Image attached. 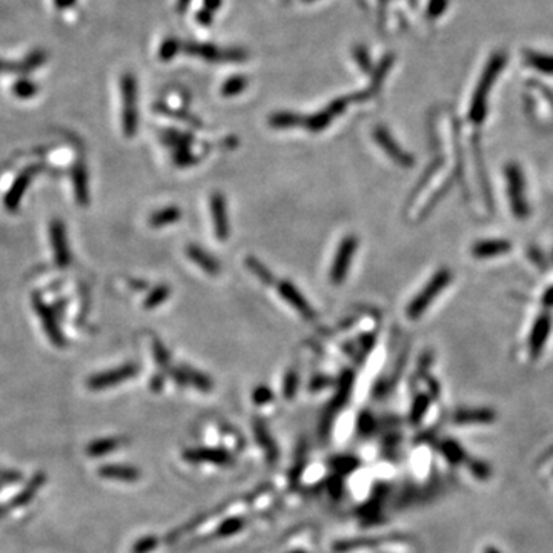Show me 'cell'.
<instances>
[{"mask_svg":"<svg viewBox=\"0 0 553 553\" xmlns=\"http://www.w3.org/2000/svg\"><path fill=\"white\" fill-rule=\"evenodd\" d=\"M504 65H506V56L501 54V52L493 56L489 63H487L483 76L479 78L478 87L472 97L469 117L473 123H481L484 120L487 113V97H489V92L493 87V83L497 82V78L499 76V72L504 68Z\"/></svg>","mask_w":553,"mask_h":553,"instance_id":"6da1fadb","label":"cell"},{"mask_svg":"<svg viewBox=\"0 0 553 553\" xmlns=\"http://www.w3.org/2000/svg\"><path fill=\"white\" fill-rule=\"evenodd\" d=\"M122 92V129L128 138L134 137L138 129V88L137 78L131 72L120 77Z\"/></svg>","mask_w":553,"mask_h":553,"instance_id":"7a4b0ae2","label":"cell"},{"mask_svg":"<svg viewBox=\"0 0 553 553\" xmlns=\"http://www.w3.org/2000/svg\"><path fill=\"white\" fill-rule=\"evenodd\" d=\"M451 280H452V272L449 269L447 268L438 269L437 274L427 281V285L421 289V292L411 301L409 307H407V315H409V318L412 320L420 318L421 315L427 311V307L432 305L433 300L438 297V294L449 286Z\"/></svg>","mask_w":553,"mask_h":553,"instance_id":"3957f363","label":"cell"},{"mask_svg":"<svg viewBox=\"0 0 553 553\" xmlns=\"http://www.w3.org/2000/svg\"><path fill=\"white\" fill-rule=\"evenodd\" d=\"M506 179H507V193H509V200L512 206V213L518 219H525L529 215L530 209L525 200V189H524V177L523 171L517 163H509L506 166Z\"/></svg>","mask_w":553,"mask_h":553,"instance_id":"277c9868","label":"cell"},{"mask_svg":"<svg viewBox=\"0 0 553 553\" xmlns=\"http://www.w3.org/2000/svg\"><path fill=\"white\" fill-rule=\"evenodd\" d=\"M43 168H45L43 164H31V166H26L19 173V175L16 177L14 182H12L11 188L8 189V193L5 194L3 199L5 209L8 210V213H16L19 209V205H21L23 195L26 191H28L32 179L41 174V171Z\"/></svg>","mask_w":553,"mask_h":553,"instance_id":"5b68a950","label":"cell"},{"mask_svg":"<svg viewBox=\"0 0 553 553\" xmlns=\"http://www.w3.org/2000/svg\"><path fill=\"white\" fill-rule=\"evenodd\" d=\"M31 303H32V307H34L36 314L41 317L42 326L45 329L46 335H48V338L52 341V345H54L56 347L67 346V338H65L62 329H61V326H58L54 309L46 305L43 299L41 297V294H32Z\"/></svg>","mask_w":553,"mask_h":553,"instance_id":"8992f818","label":"cell"},{"mask_svg":"<svg viewBox=\"0 0 553 553\" xmlns=\"http://www.w3.org/2000/svg\"><path fill=\"white\" fill-rule=\"evenodd\" d=\"M357 248H358V240L355 239L354 235H347L341 240L338 251L335 254V259L331 266V272H329V279H331L334 285L338 286L346 280L349 268H351L352 263V257L355 251H357Z\"/></svg>","mask_w":553,"mask_h":553,"instance_id":"52a82bcc","label":"cell"},{"mask_svg":"<svg viewBox=\"0 0 553 553\" xmlns=\"http://www.w3.org/2000/svg\"><path fill=\"white\" fill-rule=\"evenodd\" d=\"M137 373H138L137 365L128 363L120 367H116V369H113V371L92 375V377L88 378L87 386L91 391H103V389H108V387H114V386L124 383L127 380L135 377Z\"/></svg>","mask_w":553,"mask_h":553,"instance_id":"ba28073f","label":"cell"},{"mask_svg":"<svg viewBox=\"0 0 553 553\" xmlns=\"http://www.w3.org/2000/svg\"><path fill=\"white\" fill-rule=\"evenodd\" d=\"M354 378H355V375L352 371H346L343 375H341L340 383H338V391H337V393H335V397L332 398L331 403H329L327 409L325 412V417H323L321 433L329 432V427H331L335 413H337L341 407L346 404V401L349 400V395H351V391H352Z\"/></svg>","mask_w":553,"mask_h":553,"instance_id":"9c48e42d","label":"cell"},{"mask_svg":"<svg viewBox=\"0 0 553 553\" xmlns=\"http://www.w3.org/2000/svg\"><path fill=\"white\" fill-rule=\"evenodd\" d=\"M50 237L52 243V251H54V260L57 266L67 268L71 263V251L68 245L67 228L65 223L58 219H54L50 225Z\"/></svg>","mask_w":553,"mask_h":553,"instance_id":"30bf717a","label":"cell"},{"mask_svg":"<svg viewBox=\"0 0 553 553\" xmlns=\"http://www.w3.org/2000/svg\"><path fill=\"white\" fill-rule=\"evenodd\" d=\"M375 140L381 147V149L391 157L392 162H395L401 168H411L413 166V157L411 154L404 153L403 149L400 148V144L393 140L392 135L389 134V131L378 127L373 133Z\"/></svg>","mask_w":553,"mask_h":553,"instance_id":"8fae6325","label":"cell"},{"mask_svg":"<svg viewBox=\"0 0 553 553\" xmlns=\"http://www.w3.org/2000/svg\"><path fill=\"white\" fill-rule=\"evenodd\" d=\"M349 103V98H338V100L332 102L327 108H325L321 113L314 114L303 120V127L306 129L312 131V133H320V131L326 129L335 117H338L346 109Z\"/></svg>","mask_w":553,"mask_h":553,"instance_id":"7c38bea8","label":"cell"},{"mask_svg":"<svg viewBox=\"0 0 553 553\" xmlns=\"http://www.w3.org/2000/svg\"><path fill=\"white\" fill-rule=\"evenodd\" d=\"M276 289H279V294L281 295V299L286 300L289 305H291L295 311L301 315L303 318H306V320L315 318V312L311 306V303L303 297V294L292 285L291 281L289 280L279 281Z\"/></svg>","mask_w":553,"mask_h":553,"instance_id":"4fadbf2b","label":"cell"},{"mask_svg":"<svg viewBox=\"0 0 553 553\" xmlns=\"http://www.w3.org/2000/svg\"><path fill=\"white\" fill-rule=\"evenodd\" d=\"M552 329V317L549 312L539 314L535 323H533L530 338H529V352L533 360H536L541 355L545 341L549 338Z\"/></svg>","mask_w":553,"mask_h":553,"instance_id":"5bb4252c","label":"cell"},{"mask_svg":"<svg viewBox=\"0 0 553 553\" xmlns=\"http://www.w3.org/2000/svg\"><path fill=\"white\" fill-rule=\"evenodd\" d=\"M210 214H213L214 230L217 239L225 241L229 237V219H228L225 195L220 193L213 194V197H210Z\"/></svg>","mask_w":553,"mask_h":553,"instance_id":"9a60e30c","label":"cell"},{"mask_svg":"<svg viewBox=\"0 0 553 553\" xmlns=\"http://www.w3.org/2000/svg\"><path fill=\"white\" fill-rule=\"evenodd\" d=\"M72 188H74L76 200L80 206L89 205V177L88 169L82 160H78L71 169Z\"/></svg>","mask_w":553,"mask_h":553,"instance_id":"2e32d148","label":"cell"},{"mask_svg":"<svg viewBox=\"0 0 553 553\" xmlns=\"http://www.w3.org/2000/svg\"><path fill=\"white\" fill-rule=\"evenodd\" d=\"M173 377L179 384H191L200 391H210L213 389V381H210L206 375L195 371L193 367L182 366L179 369H174Z\"/></svg>","mask_w":553,"mask_h":553,"instance_id":"e0dca14e","label":"cell"},{"mask_svg":"<svg viewBox=\"0 0 553 553\" xmlns=\"http://www.w3.org/2000/svg\"><path fill=\"white\" fill-rule=\"evenodd\" d=\"M512 249V243L507 240H483L472 248V254L477 259H490L501 254H507Z\"/></svg>","mask_w":553,"mask_h":553,"instance_id":"ac0fdd59","label":"cell"},{"mask_svg":"<svg viewBox=\"0 0 553 553\" xmlns=\"http://www.w3.org/2000/svg\"><path fill=\"white\" fill-rule=\"evenodd\" d=\"M453 421L458 424H487L495 421V412L490 409H458L453 413Z\"/></svg>","mask_w":553,"mask_h":553,"instance_id":"d6986e66","label":"cell"},{"mask_svg":"<svg viewBox=\"0 0 553 553\" xmlns=\"http://www.w3.org/2000/svg\"><path fill=\"white\" fill-rule=\"evenodd\" d=\"M186 254L191 259V261H194L197 266H200L206 274L219 275L220 263L217 261L213 255L208 254L205 249H202L200 246H197V245H189L186 248Z\"/></svg>","mask_w":553,"mask_h":553,"instance_id":"ffe728a7","label":"cell"},{"mask_svg":"<svg viewBox=\"0 0 553 553\" xmlns=\"http://www.w3.org/2000/svg\"><path fill=\"white\" fill-rule=\"evenodd\" d=\"M98 475L107 479H117V481L134 483L140 478V472L135 467L131 466H118V464H107L100 467Z\"/></svg>","mask_w":553,"mask_h":553,"instance_id":"44dd1931","label":"cell"},{"mask_svg":"<svg viewBox=\"0 0 553 553\" xmlns=\"http://www.w3.org/2000/svg\"><path fill=\"white\" fill-rule=\"evenodd\" d=\"M182 219V210L177 206H166L163 209L155 210V213L149 217V225L153 228H164L169 225H174Z\"/></svg>","mask_w":553,"mask_h":553,"instance_id":"7402d4cb","label":"cell"},{"mask_svg":"<svg viewBox=\"0 0 553 553\" xmlns=\"http://www.w3.org/2000/svg\"><path fill=\"white\" fill-rule=\"evenodd\" d=\"M46 58H48L46 51H43V50L31 51L28 56L22 58V61L16 62V72L17 74H30V72L41 68L42 65L46 62Z\"/></svg>","mask_w":553,"mask_h":553,"instance_id":"603a6c76","label":"cell"},{"mask_svg":"<svg viewBox=\"0 0 553 553\" xmlns=\"http://www.w3.org/2000/svg\"><path fill=\"white\" fill-rule=\"evenodd\" d=\"M184 458L191 461H210V463L217 464H226L230 463V457L223 451H214V449H195L184 453Z\"/></svg>","mask_w":553,"mask_h":553,"instance_id":"cb8c5ba5","label":"cell"},{"mask_svg":"<svg viewBox=\"0 0 553 553\" xmlns=\"http://www.w3.org/2000/svg\"><path fill=\"white\" fill-rule=\"evenodd\" d=\"M122 441H123L122 438H117V437L96 440V441H92V443L87 447V452H88L89 457H102V455H107V453L118 449V447H120V446L123 444Z\"/></svg>","mask_w":553,"mask_h":553,"instance_id":"d4e9b609","label":"cell"},{"mask_svg":"<svg viewBox=\"0 0 553 553\" xmlns=\"http://www.w3.org/2000/svg\"><path fill=\"white\" fill-rule=\"evenodd\" d=\"M525 61L532 68L536 71H541L544 74L553 76V56L552 54H543V52L536 51H528L525 52Z\"/></svg>","mask_w":553,"mask_h":553,"instance_id":"484cf974","label":"cell"},{"mask_svg":"<svg viewBox=\"0 0 553 553\" xmlns=\"http://www.w3.org/2000/svg\"><path fill=\"white\" fill-rule=\"evenodd\" d=\"M303 120H305V118H303L299 114L276 113L271 118H269V124H271L272 128H276V129H289V128L300 127V124H303Z\"/></svg>","mask_w":553,"mask_h":553,"instance_id":"4316f807","label":"cell"},{"mask_svg":"<svg viewBox=\"0 0 553 553\" xmlns=\"http://www.w3.org/2000/svg\"><path fill=\"white\" fill-rule=\"evenodd\" d=\"M245 263H246V266L249 268V271H251L257 276V279H259L263 283V285H266V286L274 285V283H275L274 274L269 271V269L265 265H263L261 261L254 259V257H248V259L245 260Z\"/></svg>","mask_w":553,"mask_h":553,"instance_id":"83f0119b","label":"cell"},{"mask_svg":"<svg viewBox=\"0 0 553 553\" xmlns=\"http://www.w3.org/2000/svg\"><path fill=\"white\" fill-rule=\"evenodd\" d=\"M254 431H255L257 440H259V443L261 444L263 449L266 451L268 457L274 461V459L276 458V447H275V444H274V441H272L271 435H269V432H268V429L265 427V424H263L261 421H255Z\"/></svg>","mask_w":553,"mask_h":553,"instance_id":"f1b7e54d","label":"cell"},{"mask_svg":"<svg viewBox=\"0 0 553 553\" xmlns=\"http://www.w3.org/2000/svg\"><path fill=\"white\" fill-rule=\"evenodd\" d=\"M12 92H14L16 97L22 98V100H28V98L34 97L39 92V85L28 77H22L12 85Z\"/></svg>","mask_w":553,"mask_h":553,"instance_id":"f546056e","label":"cell"},{"mask_svg":"<svg viewBox=\"0 0 553 553\" xmlns=\"http://www.w3.org/2000/svg\"><path fill=\"white\" fill-rule=\"evenodd\" d=\"M169 295H171V288L168 285L157 286L148 294V297L144 299L143 306H144V309H154L157 306L163 305V303L169 299Z\"/></svg>","mask_w":553,"mask_h":553,"instance_id":"4dcf8cb0","label":"cell"},{"mask_svg":"<svg viewBox=\"0 0 553 553\" xmlns=\"http://www.w3.org/2000/svg\"><path fill=\"white\" fill-rule=\"evenodd\" d=\"M429 404H431V397L426 393H421L418 395L417 398L413 401V406H412V411H411V421L413 424H417L421 421V418L424 417V413L429 409Z\"/></svg>","mask_w":553,"mask_h":553,"instance_id":"1f68e13d","label":"cell"},{"mask_svg":"<svg viewBox=\"0 0 553 553\" xmlns=\"http://www.w3.org/2000/svg\"><path fill=\"white\" fill-rule=\"evenodd\" d=\"M441 452H443L444 457L453 464H458V463H461V461L466 459L464 451L461 449V446L457 444L455 441H451V440L444 441V443L441 444Z\"/></svg>","mask_w":553,"mask_h":553,"instance_id":"d6a6232c","label":"cell"},{"mask_svg":"<svg viewBox=\"0 0 553 553\" xmlns=\"http://www.w3.org/2000/svg\"><path fill=\"white\" fill-rule=\"evenodd\" d=\"M297 387H299V373L291 369L286 375H285V381H283V395H285L286 400H292L295 397V393H297Z\"/></svg>","mask_w":553,"mask_h":553,"instance_id":"836d02e7","label":"cell"},{"mask_svg":"<svg viewBox=\"0 0 553 553\" xmlns=\"http://www.w3.org/2000/svg\"><path fill=\"white\" fill-rule=\"evenodd\" d=\"M331 464L335 470L346 475V473L357 469L358 461L352 457H337L331 461Z\"/></svg>","mask_w":553,"mask_h":553,"instance_id":"e575fe53","label":"cell"},{"mask_svg":"<svg viewBox=\"0 0 553 553\" xmlns=\"http://www.w3.org/2000/svg\"><path fill=\"white\" fill-rule=\"evenodd\" d=\"M173 157H174V163L177 166L180 168H188L191 164H195L197 159L195 155L191 153L189 148H182V149H174L173 151Z\"/></svg>","mask_w":553,"mask_h":553,"instance_id":"d590c367","label":"cell"},{"mask_svg":"<svg viewBox=\"0 0 553 553\" xmlns=\"http://www.w3.org/2000/svg\"><path fill=\"white\" fill-rule=\"evenodd\" d=\"M246 88V80L243 77H234V78H229V80L223 85V89H221V94L225 97H230V96H237L240 94V92Z\"/></svg>","mask_w":553,"mask_h":553,"instance_id":"8d00e7d4","label":"cell"},{"mask_svg":"<svg viewBox=\"0 0 553 553\" xmlns=\"http://www.w3.org/2000/svg\"><path fill=\"white\" fill-rule=\"evenodd\" d=\"M243 529V521L240 518H230L226 519L225 523L220 525L219 529V535L220 536H229V535H234V533L240 532Z\"/></svg>","mask_w":553,"mask_h":553,"instance_id":"74e56055","label":"cell"},{"mask_svg":"<svg viewBox=\"0 0 553 553\" xmlns=\"http://www.w3.org/2000/svg\"><path fill=\"white\" fill-rule=\"evenodd\" d=\"M157 544H159V541H157L155 536H144L133 545V553H149L157 547Z\"/></svg>","mask_w":553,"mask_h":553,"instance_id":"f35d334b","label":"cell"},{"mask_svg":"<svg viewBox=\"0 0 553 553\" xmlns=\"http://www.w3.org/2000/svg\"><path fill=\"white\" fill-rule=\"evenodd\" d=\"M272 398H274L272 391L269 389V387H266V386H259V387H257V389L254 391V395H252L254 403L259 404V406L271 403Z\"/></svg>","mask_w":553,"mask_h":553,"instance_id":"ab89813d","label":"cell"},{"mask_svg":"<svg viewBox=\"0 0 553 553\" xmlns=\"http://www.w3.org/2000/svg\"><path fill=\"white\" fill-rule=\"evenodd\" d=\"M177 51H179V43H177L175 39H168V41L163 42L159 56L162 61H169L171 57L177 54Z\"/></svg>","mask_w":553,"mask_h":553,"instance_id":"60d3db41","label":"cell"},{"mask_svg":"<svg viewBox=\"0 0 553 553\" xmlns=\"http://www.w3.org/2000/svg\"><path fill=\"white\" fill-rule=\"evenodd\" d=\"M154 357L155 361L160 366H168L169 365V352L168 349L162 345V341H155L154 343Z\"/></svg>","mask_w":553,"mask_h":553,"instance_id":"b9f144b4","label":"cell"},{"mask_svg":"<svg viewBox=\"0 0 553 553\" xmlns=\"http://www.w3.org/2000/svg\"><path fill=\"white\" fill-rule=\"evenodd\" d=\"M373 426H375V421L371 417V413H361L360 418H358V431L361 433H371L373 431Z\"/></svg>","mask_w":553,"mask_h":553,"instance_id":"7bdbcfd3","label":"cell"},{"mask_svg":"<svg viewBox=\"0 0 553 553\" xmlns=\"http://www.w3.org/2000/svg\"><path fill=\"white\" fill-rule=\"evenodd\" d=\"M446 6H447V0H432L429 5V16L437 17L440 14H443Z\"/></svg>","mask_w":553,"mask_h":553,"instance_id":"ee69618b","label":"cell"},{"mask_svg":"<svg viewBox=\"0 0 553 553\" xmlns=\"http://www.w3.org/2000/svg\"><path fill=\"white\" fill-rule=\"evenodd\" d=\"M470 469H472V472L475 473V475L478 477V478H487L490 475V469L489 467H487L486 464H483V463H479V461H477V463H472L470 464Z\"/></svg>","mask_w":553,"mask_h":553,"instance_id":"f6af8a7d","label":"cell"},{"mask_svg":"<svg viewBox=\"0 0 553 553\" xmlns=\"http://www.w3.org/2000/svg\"><path fill=\"white\" fill-rule=\"evenodd\" d=\"M331 384V378H327V377H315L312 381H311V391H320V389H323V387H326V386H329Z\"/></svg>","mask_w":553,"mask_h":553,"instance_id":"bcb514c9","label":"cell"},{"mask_svg":"<svg viewBox=\"0 0 553 553\" xmlns=\"http://www.w3.org/2000/svg\"><path fill=\"white\" fill-rule=\"evenodd\" d=\"M0 479H2V481H8V483H16L21 479V473L11 472V470H0Z\"/></svg>","mask_w":553,"mask_h":553,"instance_id":"7dc6e473","label":"cell"},{"mask_svg":"<svg viewBox=\"0 0 553 553\" xmlns=\"http://www.w3.org/2000/svg\"><path fill=\"white\" fill-rule=\"evenodd\" d=\"M5 72H16V62H8L0 58V74H5Z\"/></svg>","mask_w":553,"mask_h":553,"instance_id":"c3c4849f","label":"cell"},{"mask_svg":"<svg viewBox=\"0 0 553 553\" xmlns=\"http://www.w3.org/2000/svg\"><path fill=\"white\" fill-rule=\"evenodd\" d=\"M543 305L545 307H553V286L549 288L543 295Z\"/></svg>","mask_w":553,"mask_h":553,"instance_id":"681fc988","label":"cell"},{"mask_svg":"<svg viewBox=\"0 0 553 553\" xmlns=\"http://www.w3.org/2000/svg\"><path fill=\"white\" fill-rule=\"evenodd\" d=\"M76 3V0H54V6L57 10H67Z\"/></svg>","mask_w":553,"mask_h":553,"instance_id":"f907efd6","label":"cell"},{"mask_svg":"<svg viewBox=\"0 0 553 553\" xmlns=\"http://www.w3.org/2000/svg\"><path fill=\"white\" fill-rule=\"evenodd\" d=\"M151 387H153L154 391H160L163 387V377H159V375H157V377H154L153 383H151Z\"/></svg>","mask_w":553,"mask_h":553,"instance_id":"816d5d0a","label":"cell"},{"mask_svg":"<svg viewBox=\"0 0 553 553\" xmlns=\"http://www.w3.org/2000/svg\"><path fill=\"white\" fill-rule=\"evenodd\" d=\"M530 255L533 257V261H536L539 266H541V265L544 266V263H543V255H539V254H538V251H536V249H530Z\"/></svg>","mask_w":553,"mask_h":553,"instance_id":"f5cc1de1","label":"cell"},{"mask_svg":"<svg viewBox=\"0 0 553 553\" xmlns=\"http://www.w3.org/2000/svg\"><path fill=\"white\" fill-rule=\"evenodd\" d=\"M484 553H501V552H499V550L495 549V547H486Z\"/></svg>","mask_w":553,"mask_h":553,"instance_id":"db71d44e","label":"cell"}]
</instances>
